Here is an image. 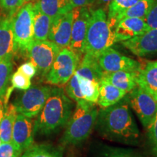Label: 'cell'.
Wrapping results in <instances>:
<instances>
[{
	"label": "cell",
	"mask_w": 157,
	"mask_h": 157,
	"mask_svg": "<svg viewBox=\"0 0 157 157\" xmlns=\"http://www.w3.org/2000/svg\"><path fill=\"white\" fill-rule=\"evenodd\" d=\"M129 108L125 95L114 105L98 111L95 128L101 136L121 144H138L140 131Z\"/></svg>",
	"instance_id": "1"
},
{
	"label": "cell",
	"mask_w": 157,
	"mask_h": 157,
	"mask_svg": "<svg viewBox=\"0 0 157 157\" xmlns=\"http://www.w3.org/2000/svg\"><path fill=\"white\" fill-rule=\"evenodd\" d=\"M74 111V103L60 87H52L34 123L35 135H49L66 126Z\"/></svg>",
	"instance_id": "2"
},
{
	"label": "cell",
	"mask_w": 157,
	"mask_h": 157,
	"mask_svg": "<svg viewBox=\"0 0 157 157\" xmlns=\"http://www.w3.org/2000/svg\"><path fill=\"white\" fill-rule=\"evenodd\" d=\"M98 113L95 104L84 100L76 102L60 140L61 146H77L85 142L95 128Z\"/></svg>",
	"instance_id": "3"
},
{
	"label": "cell",
	"mask_w": 157,
	"mask_h": 157,
	"mask_svg": "<svg viewBox=\"0 0 157 157\" xmlns=\"http://www.w3.org/2000/svg\"><path fill=\"white\" fill-rule=\"evenodd\" d=\"M117 42L114 31L110 26L103 8L90 10L84 54L97 57L103 51L111 48Z\"/></svg>",
	"instance_id": "4"
},
{
	"label": "cell",
	"mask_w": 157,
	"mask_h": 157,
	"mask_svg": "<svg viewBox=\"0 0 157 157\" xmlns=\"http://www.w3.org/2000/svg\"><path fill=\"white\" fill-rule=\"evenodd\" d=\"M33 2L24 3L12 18L13 36L17 51L26 52L34 41Z\"/></svg>",
	"instance_id": "5"
},
{
	"label": "cell",
	"mask_w": 157,
	"mask_h": 157,
	"mask_svg": "<svg viewBox=\"0 0 157 157\" xmlns=\"http://www.w3.org/2000/svg\"><path fill=\"white\" fill-rule=\"evenodd\" d=\"M52 89L50 86L37 85L23 91L13 103L17 113L31 119L36 117L44 107Z\"/></svg>",
	"instance_id": "6"
},
{
	"label": "cell",
	"mask_w": 157,
	"mask_h": 157,
	"mask_svg": "<svg viewBox=\"0 0 157 157\" xmlns=\"http://www.w3.org/2000/svg\"><path fill=\"white\" fill-rule=\"evenodd\" d=\"M80 59L68 48L60 50L47 74L46 81L55 86L66 84L75 73Z\"/></svg>",
	"instance_id": "7"
},
{
	"label": "cell",
	"mask_w": 157,
	"mask_h": 157,
	"mask_svg": "<svg viewBox=\"0 0 157 157\" xmlns=\"http://www.w3.org/2000/svg\"><path fill=\"white\" fill-rule=\"evenodd\" d=\"M129 107L136 113L139 120L147 128L157 114V100L139 85L126 94Z\"/></svg>",
	"instance_id": "8"
},
{
	"label": "cell",
	"mask_w": 157,
	"mask_h": 157,
	"mask_svg": "<svg viewBox=\"0 0 157 157\" xmlns=\"http://www.w3.org/2000/svg\"><path fill=\"white\" fill-rule=\"evenodd\" d=\"M61 49L50 40H34L31 43L26 52L37 68V73L46 76Z\"/></svg>",
	"instance_id": "9"
},
{
	"label": "cell",
	"mask_w": 157,
	"mask_h": 157,
	"mask_svg": "<svg viewBox=\"0 0 157 157\" xmlns=\"http://www.w3.org/2000/svg\"><path fill=\"white\" fill-rule=\"evenodd\" d=\"M96 58L104 73L119 71L137 72L141 67L140 63L123 56L111 47L103 51Z\"/></svg>",
	"instance_id": "10"
},
{
	"label": "cell",
	"mask_w": 157,
	"mask_h": 157,
	"mask_svg": "<svg viewBox=\"0 0 157 157\" xmlns=\"http://www.w3.org/2000/svg\"><path fill=\"white\" fill-rule=\"evenodd\" d=\"M73 25L68 48L80 59L84 54V47L87 34L90 10L87 7H76L73 9Z\"/></svg>",
	"instance_id": "11"
},
{
	"label": "cell",
	"mask_w": 157,
	"mask_h": 157,
	"mask_svg": "<svg viewBox=\"0 0 157 157\" xmlns=\"http://www.w3.org/2000/svg\"><path fill=\"white\" fill-rule=\"evenodd\" d=\"M60 15L52 20L48 39L60 49L68 48L73 25V11Z\"/></svg>",
	"instance_id": "12"
},
{
	"label": "cell",
	"mask_w": 157,
	"mask_h": 157,
	"mask_svg": "<svg viewBox=\"0 0 157 157\" xmlns=\"http://www.w3.org/2000/svg\"><path fill=\"white\" fill-rule=\"evenodd\" d=\"M34 136L32 119L17 113L13 125L12 143L23 153L34 144Z\"/></svg>",
	"instance_id": "13"
},
{
	"label": "cell",
	"mask_w": 157,
	"mask_h": 157,
	"mask_svg": "<svg viewBox=\"0 0 157 157\" xmlns=\"http://www.w3.org/2000/svg\"><path fill=\"white\" fill-rule=\"evenodd\" d=\"M121 44L135 56L145 57L157 53V29H151L143 34L128 40L121 41Z\"/></svg>",
	"instance_id": "14"
},
{
	"label": "cell",
	"mask_w": 157,
	"mask_h": 157,
	"mask_svg": "<svg viewBox=\"0 0 157 157\" xmlns=\"http://www.w3.org/2000/svg\"><path fill=\"white\" fill-rule=\"evenodd\" d=\"M150 29L149 25L143 19L127 17L121 20L115 26L113 31L117 42H121L143 34Z\"/></svg>",
	"instance_id": "15"
},
{
	"label": "cell",
	"mask_w": 157,
	"mask_h": 157,
	"mask_svg": "<svg viewBox=\"0 0 157 157\" xmlns=\"http://www.w3.org/2000/svg\"><path fill=\"white\" fill-rule=\"evenodd\" d=\"M12 18L8 15L0 17V60H12L17 52Z\"/></svg>",
	"instance_id": "16"
},
{
	"label": "cell",
	"mask_w": 157,
	"mask_h": 157,
	"mask_svg": "<svg viewBox=\"0 0 157 157\" xmlns=\"http://www.w3.org/2000/svg\"><path fill=\"white\" fill-rule=\"evenodd\" d=\"M136 82L157 100V60L149 61L140 67L137 72Z\"/></svg>",
	"instance_id": "17"
},
{
	"label": "cell",
	"mask_w": 157,
	"mask_h": 157,
	"mask_svg": "<svg viewBox=\"0 0 157 157\" xmlns=\"http://www.w3.org/2000/svg\"><path fill=\"white\" fill-rule=\"evenodd\" d=\"M104 72L98 64L97 58L92 55L85 53L78 63L75 74L81 77L101 82Z\"/></svg>",
	"instance_id": "18"
},
{
	"label": "cell",
	"mask_w": 157,
	"mask_h": 157,
	"mask_svg": "<svg viewBox=\"0 0 157 157\" xmlns=\"http://www.w3.org/2000/svg\"><path fill=\"white\" fill-rule=\"evenodd\" d=\"M126 94V92L115 87L106 80L102 79L100 82L99 97L97 103L102 109L109 107L121 101Z\"/></svg>",
	"instance_id": "19"
},
{
	"label": "cell",
	"mask_w": 157,
	"mask_h": 157,
	"mask_svg": "<svg viewBox=\"0 0 157 157\" xmlns=\"http://www.w3.org/2000/svg\"><path fill=\"white\" fill-rule=\"evenodd\" d=\"M136 75L137 72L119 71L110 73H103L102 79L106 80L115 87L128 93L137 85Z\"/></svg>",
	"instance_id": "20"
},
{
	"label": "cell",
	"mask_w": 157,
	"mask_h": 157,
	"mask_svg": "<svg viewBox=\"0 0 157 157\" xmlns=\"http://www.w3.org/2000/svg\"><path fill=\"white\" fill-rule=\"evenodd\" d=\"M33 27L34 40H47L50 33L52 20L48 15L43 13L37 5L33 2Z\"/></svg>",
	"instance_id": "21"
},
{
	"label": "cell",
	"mask_w": 157,
	"mask_h": 157,
	"mask_svg": "<svg viewBox=\"0 0 157 157\" xmlns=\"http://www.w3.org/2000/svg\"><path fill=\"white\" fill-rule=\"evenodd\" d=\"M34 3L43 13L52 20L74 9L70 0H36Z\"/></svg>",
	"instance_id": "22"
},
{
	"label": "cell",
	"mask_w": 157,
	"mask_h": 157,
	"mask_svg": "<svg viewBox=\"0 0 157 157\" xmlns=\"http://www.w3.org/2000/svg\"><path fill=\"white\" fill-rule=\"evenodd\" d=\"M64 147L51 144H33L21 157H63Z\"/></svg>",
	"instance_id": "23"
},
{
	"label": "cell",
	"mask_w": 157,
	"mask_h": 157,
	"mask_svg": "<svg viewBox=\"0 0 157 157\" xmlns=\"http://www.w3.org/2000/svg\"><path fill=\"white\" fill-rule=\"evenodd\" d=\"M17 112L13 103L7 105L5 114L0 123V138L2 143H10L12 141L13 125Z\"/></svg>",
	"instance_id": "24"
},
{
	"label": "cell",
	"mask_w": 157,
	"mask_h": 157,
	"mask_svg": "<svg viewBox=\"0 0 157 157\" xmlns=\"http://www.w3.org/2000/svg\"><path fill=\"white\" fill-rule=\"evenodd\" d=\"M154 0H140L129 8L127 9L116 17L115 26L121 20L127 17H138L145 20L151 8ZM115 28V27H114Z\"/></svg>",
	"instance_id": "25"
},
{
	"label": "cell",
	"mask_w": 157,
	"mask_h": 157,
	"mask_svg": "<svg viewBox=\"0 0 157 157\" xmlns=\"http://www.w3.org/2000/svg\"><path fill=\"white\" fill-rule=\"evenodd\" d=\"M76 76L79 82V87L83 100L93 104L97 103L99 97V82Z\"/></svg>",
	"instance_id": "26"
},
{
	"label": "cell",
	"mask_w": 157,
	"mask_h": 157,
	"mask_svg": "<svg viewBox=\"0 0 157 157\" xmlns=\"http://www.w3.org/2000/svg\"><path fill=\"white\" fill-rule=\"evenodd\" d=\"M140 0H112L109 5L108 21L110 26L113 30L115 27V20L122 12L129 8Z\"/></svg>",
	"instance_id": "27"
},
{
	"label": "cell",
	"mask_w": 157,
	"mask_h": 157,
	"mask_svg": "<svg viewBox=\"0 0 157 157\" xmlns=\"http://www.w3.org/2000/svg\"><path fill=\"white\" fill-rule=\"evenodd\" d=\"M96 157H143L132 149L103 146L98 149Z\"/></svg>",
	"instance_id": "28"
},
{
	"label": "cell",
	"mask_w": 157,
	"mask_h": 157,
	"mask_svg": "<svg viewBox=\"0 0 157 157\" xmlns=\"http://www.w3.org/2000/svg\"><path fill=\"white\" fill-rule=\"evenodd\" d=\"M13 72L12 60H0V99L5 96Z\"/></svg>",
	"instance_id": "29"
},
{
	"label": "cell",
	"mask_w": 157,
	"mask_h": 157,
	"mask_svg": "<svg viewBox=\"0 0 157 157\" xmlns=\"http://www.w3.org/2000/svg\"><path fill=\"white\" fill-rule=\"evenodd\" d=\"M65 92L71 99L74 100L76 102L83 101V98H82L79 87V82H78V77L75 73L71 76L69 81L66 83Z\"/></svg>",
	"instance_id": "30"
},
{
	"label": "cell",
	"mask_w": 157,
	"mask_h": 157,
	"mask_svg": "<svg viewBox=\"0 0 157 157\" xmlns=\"http://www.w3.org/2000/svg\"><path fill=\"white\" fill-rule=\"evenodd\" d=\"M31 78L25 76L24 74L17 70L13 75L11 76L10 81L12 84V87L13 89H17L19 90H28L29 88L31 87Z\"/></svg>",
	"instance_id": "31"
},
{
	"label": "cell",
	"mask_w": 157,
	"mask_h": 157,
	"mask_svg": "<svg viewBox=\"0 0 157 157\" xmlns=\"http://www.w3.org/2000/svg\"><path fill=\"white\" fill-rule=\"evenodd\" d=\"M146 129L152 154L154 157H157V114Z\"/></svg>",
	"instance_id": "32"
},
{
	"label": "cell",
	"mask_w": 157,
	"mask_h": 157,
	"mask_svg": "<svg viewBox=\"0 0 157 157\" xmlns=\"http://www.w3.org/2000/svg\"><path fill=\"white\" fill-rule=\"evenodd\" d=\"M24 4V0H0V6L6 14L13 17Z\"/></svg>",
	"instance_id": "33"
},
{
	"label": "cell",
	"mask_w": 157,
	"mask_h": 157,
	"mask_svg": "<svg viewBox=\"0 0 157 157\" xmlns=\"http://www.w3.org/2000/svg\"><path fill=\"white\" fill-rule=\"evenodd\" d=\"M23 153L13 143H2L0 145V157H21Z\"/></svg>",
	"instance_id": "34"
},
{
	"label": "cell",
	"mask_w": 157,
	"mask_h": 157,
	"mask_svg": "<svg viewBox=\"0 0 157 157\" xmlns=\"http://www.w3.org/2000/svg\"><path fill=\"white\" fill-rule=\"evenodd\" d=\"M144 21L151 29H157V0H154L151 8Z\"/></svg>",
	"instance_id": "35"
},
{
	"label": "cell",
	"mask_w": 157,
	"mask_h": 157,
	"mask_svg": "<svg viewBox=\"0 0 157 157\" xmlns=\"http://www.w3.org/2000/svg\"><path fill=\"white\" fill-rule=\"evenodd\" d=\"M20 71L25 74L30 78H32L37 74V68L32 62H27L21 65L18 68Z\"/></svg>",
	"instance_id": "36"
},
{
	"label": "cell",
	"mask_w": 157,
	"mask_h": 157,
	"mask_svg": "<svg viewBox=\"0 0 157 157\" xmlns=\"http://www.w3.org/2000/svg\"><path fill=\"white\" fill-rule=\"evenodd\" d=\"M94 1L95 0H70V2L73 8H76V7H86L93 3Z\"/></svg>",
	"instance_id": "37"
},
{
	"label": "cell",
	"mask_w": 157,
	"mask_h": 157,
	"mask_svg": "<svg viewBox=\"0 0 157 157\" xmlns=\"http://www.w3.org/2000/svg\"><path fill=\"white\" fill-rule=\"evenodd\" d=\"M5 104H4V98L0 99V123H1L2 119L5 114Z\"/></svg>",
	"instance_id": "38"
},
{
	"label": "cell",
	"mask_w": 157,
	"mask_h": 157,
	"mask_svg": "<svg viewBox=\"0 0 157 157\" xmlns=\"http://www.w3.org/2000/svg\"><path fill=\"white\" fill-rule=\"evenodd\" d=\"M111 1H112V0H98V2H99V3L101 4V5H106V6H109V5Z\"/></svg>",
	"instance_id": "39"
},
{
	"label": "cell",
	"mask_w": 157,
	"mask_h": 157,
	"mask_svg": "<svg viewBox=\"0 0 157 157\" xmlns=\"http://www.w3.org/2000/svg\"><path fill=\"white\" fill-rule=\"evenodd\" d=\"M32 0H24V3H26V2H31Z\"/></svg>",
	"instance_id": "40"
},
{
	"label": "cell",
	"mask_w": 157,
	"mask_h": 157,
	"mask_svg": "<svg viewBox=\"0 0 157 157\" xmlns=\"http://www.w3.org/2000/svg\"><path fill=\"white\" fill-rule=\"evenodd\" d=\"M2 143V140H1V138H0V145H1Z\"/></svg>",
	"instance_id": "41"
}]
</instances>
